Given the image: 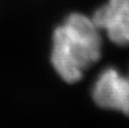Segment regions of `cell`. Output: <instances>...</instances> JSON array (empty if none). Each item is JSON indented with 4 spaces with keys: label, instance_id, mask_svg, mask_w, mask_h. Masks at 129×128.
Instances as JSON below:
<instances>
[{
    "label": "cell",
    "instance_id": "6da1fadb",
    "mask_svg": "<svg viewBox=\"0 0 129 128\" xmlns=\"http://www.w3.org/2000/svg\"><path fill=\"white\" fill-rule=\"evenodd\" d=\"M100 32L93 18L78 13L69 15L56 27L52 35L51 62L64 82H78L85 70L100 59Z\"/></svg>",
    "mask_w": 129,
    "mask_h": 128
},
{
    "label": "cell",
    "instance_id": "7a4b0ae2",
    "mask_svg": "<svg viewBox=\"0 0 129 128\" xmlns=\"http://www.w3.org/2000/svg\"><path fill=\"white\" fill-rule=\"evenodd\" d=\"M92 97L99 107L129 116V73L123 75L114 67H107L98 75Z\"/></svg>",
    "mask_w": 129,
    "mask_h": 128
},
{
    "label": "cell",
    "instance_id": "3957f363",
    "mask_svg": "<svg viewBox=\"0 0 129 128\" xmlns=\"http://www.w3.org/2000/svg\"><path fill=\"white\" fill-rule=\"evenodd\" d=\"M93 20L118 45H129V0H108L94 13Z\"/></svg>",
    "mask_w": 129,
    "mask_h": 128
}]
</instances>
